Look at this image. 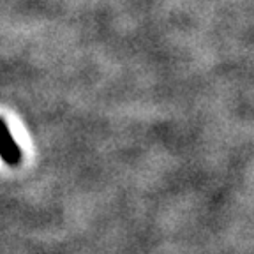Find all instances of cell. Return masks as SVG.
I'll return each mask as SVG.
<instances>
[{"mask_svg":"<svg viewBox=\"0 0 254 254\" xmlns=\"http://www.w3.org/2000/svg\"><path fill=\"white\" fill-rule=\"evenodd\" d=\"M0 157L9 166H16L21 161V150L18 143L9 132V127L4 120L0 119Z\"/></svg>","mask_w":254,"mask_h":254,"instance_id":"6da1fadb","label":"cell"}]
</instances>
